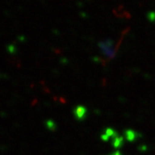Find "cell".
<instances>
[{
	"label": "cell",
	"instance_id": "cell-2",
	"mask_svg": "<svg viewBox=\"0 0 155 155\" xmlns=\"http://www.w3.org/2000/svg\"><path fill=\"white\" fill-rule=\"evenodd\" d=\"M124 137H121V136H117L116 137H114L112 139V146L115 148V149H119L120 147H123L124 146Z\"/></svg>",
	"mask_w": 155,
	"mask_h": 155
},
{
	"label": "cell",
	"instance_id": "cell-3",
	"mask_svg": "<svg viewBox=\"0 0 155 155\" xmlns=\"http://www.w3.org/2000/svg\"><path fill=\"white\" fill-rule=\"evenodd\" d=\"M105 134H106L109 138H112V139L118 136L117 132H116L114 129H112V128H107V129H106V132H105Z\"/></svg>",
	"mask_w": 155,
	"mask_h": 155
},
{
	"label": "cell",
	"instance_id": "cell-1",
	"mask_svg": "<svg viewBox=\"0 0 155 155\" xmlns=\"http://www.w3.org/2000/svg\"><path fill=\"white\" fill-rule=\"evenodd\" d=\"M124 137L129 142H134L137 138V133L132 129H127L124 131Z\"/></svg>",
	"mask_w": 155,
	"mask_h": 155
},
{
	"label": "cell",
	"instance_id": "cell-4",
	"mask_svg": "<svg viewBox=\"0 0 155 155\" xmlns=\"http://www.w3.org/2000/svg\"><path fill=\"white\" fill-rule=\"evenodd\" d=\"M86 112V109L84 108V107H79L78 108V112H77V114L79 115V118H81V119H82L84 116H85V113Z\"/></svg>",
	"mask_w": 155,
	"mask_h": 155
},
{
	"label": "cell",
	"instance_id": "cell-5",
	"mask_svg": "<svg viewBox=\"0 0 155 155\" xmlns=\"http://www.w3.org/2000/svg\"><path fill=\"white\" fill-rule=\"evenodd\" d=\"M101 139H102L103 141H105V142H106V141H107V140L109 139V137H108L106 134H104V135H102V136H101Z\"/></svg>",
	"mask_w": 155,
	"mask_h": 155
},
{
	"label": "cell",
	"instance_id": "cell-6",
	"mask_svg": "<svg viewBox=\"0 0 155 155\" xmlns=\"http://www.w3.org/2000/svg\"><path fill=\"white\" fill-rule=\"evenodd\" d=\"M111 155H123V154H121V152L120 151V150H116L114 153H112Z\"/></svg>",
	"mask_w": 155,
	"mask_h": 155
}]
</instances>
